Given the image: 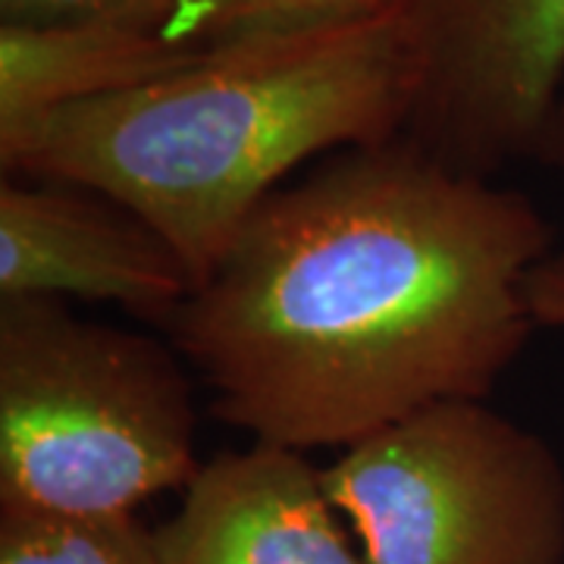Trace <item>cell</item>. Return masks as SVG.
Returning a JSON list of instances; mask_svg holds the SVG:
<instances>
[{
  "label": "cell",
  "mask_w": 564,
  "mask_h": 564,
  "mask_svg": "<svg viewBox=\"0 0 564 564\" xmlns=\"http://www.w3.org/2000/svg\"><path fill=\"white\" fill-rule=\"evenodd\" d=\"M0 564H161L135 514H44L0 508Z\"/></svg>",
  "instance_id": "10"
},
{
  "label": "cell",
  "mask_w": 564,
  "mask_h": 564,
  "mask_svg": "<svg viewBox=\"0 0 564 564\" xmlns=\"http://www.w3.org/2000/svg\"><path fill=\"white\" fill-rule=\"evenodd\" d=\"M195 63L204 61L135 22L0 25V144L61 107L139 88Z\"/></svg>",
  "instance_id": "8"
},
{
  "label": "cell",
  "mask_w": 564,
  "mask_h": 564,
  "mask_svg": "<svg viewBox=\"0 0 564 564\" xmlns=\"http://www.w3.org/2000/svg\"><path fill=\"white\" fill-rule=\"evenodd\" d=\"M414 98L417 51L404 7H395L61 107L0 144V163L3 176L122 204L198 285L292 170L399 139Z\"/></svg>",
  "instance_id": "2"
},
{
  "label": "cell",
  "mask_w": 564,
  "mask_h": 564,
  "mask_svg": "<svg viewBox=\"0 0 564 564\" xmlns=\"http://www.w3.org/2000/svg\"><path fill=\"white\" fill-rule=\"evenodd\" d=\"M527 299L536 326L564 329V248H555L527 280Z\"/></svg>",
  "instance_id": "12"
},
{
  "label": "cell",
  "mask_w": 564,
  "mask_h": 564,
  "mask_svg": "<svg viewBox=\"0 0 564 564\" xmlns=\"http://www.w3.org/2000/svg\"><path fill=\"white\" fill-rule=\"evenodd\" d=\"M536 161H543L558 176L564 192V91L558 95V104H555L552 117L545 122L543 139H540V148H536Z\"/></svg>",
  "instance_id": "13"
},
{
  "label": "cell",
  "mask_w": 564,
  "mask_h": 564,
  "mask_svg": "<svg viewBox=\"0 0 564 564\" xmlns=\"http://www.w3.org/2000/svg\"><path fill=\"white\" fill-rule=\"evenodd\" d=\"M404 0H163L151 32L192 57L299 39L380 17Z\"/></svg>",
  "instance_id": "9"
},
{
  "label": "cell",
  "mask_w": 564,
  "mask_h": 564,
  "mask_svg": "<svg viewBox=\"0 0 564 564\" xmlns=\"http://www.w3.org/2000/svg\"><path fill=\"white\" fill-rule=\"evenodd\" d=\"M417 98L404 139L492 180L536 158L564 91V0H404Z\"/></svg>",
  "instance_id": "5"
},
{
  "label": "cell",
  "mask_w": 564,
  "mask_h": 564,
  "mask_svg": "<svg viewBox=\"0 0 564 564\" xmlns=\"http://www.w3.org/2000/svg\"><path fill=\"white\" fill-rule=\"evenodd\" d=\"M154 545L161 564H364L321 467L270 443L202 464Z\"/></svg>",
  "instance_id": "7"
},
{
  "label": "cell",
  "mask_w": 564,
  "mask_h": 564,
  "mask_svg": "<svg viewBox=\"0 0 564 564\" xmlns=\"http://www.w3.org/2000/svg\"><path fill=\"white\" fill-rule=\"evenodd\" d=\"M163 0H39L35 17L25 25H63V22L122 20L151 29Z\"/></svg>",
  "instance_id": "11"
},
{
  "label": "cell",
  "mask_w": 564,
  "mask_h": 564,
  "mask_svg": "<svg viewBox=\"0 0 564 564\" xmlns=\"http://www.w3.org/2000/svg\"><path fill=\"white\" fill-rule=\"evenodd\" d=\"M364 564H564V467L486 399L423 408L323 467Z\"/></svg>",
  "instance_id": "4"
},
{
  "label": "cell",
  "mask_w": 564,
  "mask_h": 564,
  "mask_svg": "<svg viewBox=\"0 0 564 564\" xmlns=\"http://www.w3.org/2000/svg\"><path fill=\"white\" fill-rule=\"evenodd\" d=\"M198 467L195 404L170 348L54 299L0 304V508L135 514Z\"/></svg>",
  "instance_id": "3"
},
{
  "label": "cell",
  "mask_w": 564,
  "mask_h": 564,
  "mask_svg": "<svg viewBox=\"0 0 564 564\" xmlns=\"http://www.w3.org/2000/svg\"><path fill=\"white\" fill-rule=\"evenodd\" d=\"M552 251L533 198L399 135L263 198L166 329L223 423L348 448L486 399L540 329L527 280Z\"/></svg>",
  "instance_id": "1"
},
{
  "label": "cell",
  "mask_w": 564,
  "mask_h": 564,
  "mask_svg": "<svg viewBox=\"0 0 564 564\" xmlns=\"http://www.w3.org/2000/svg\"><path fill=\"white\" fill-rule=\"evenodd\" d=\"M195 280L122 204L76 185H0V302L76 295L170 323Z\"/></svg>",
  "instance_id": "6"
}]
</instances>
